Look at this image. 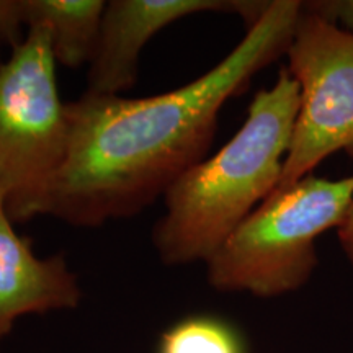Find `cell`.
Instances as JSON below:
<instances>
[{
  "mask_svg": "<svg viewBox=\"0 0 353 353\" xmlns=\"http://www.w3.org/2000/svg\"><path fill=\"white\" fill-rule=\"evenodd\" d=\"M298 0H273L213 69L144 99L83 94L68 103L69 151L43 214L76 228L143 213L213 144L224 103L286 54L301 15Z\"/></svg>",
  "mask_w": 353,
  "mask_h": 353,
  "instance_id": "obj_1",
  "label": "cell"
},
{
  "mask_svg": "<svg viewBox=\"0 0 353 353\" xmlns=\"http://www.w3.org/2000/svg\"><path fill=\"white\" fill-rule=\"evenodd\" d=\"M299 101L296 81L281 69L276 82L254 97L241 130L167 190L164 214L152 231L162 263H206L272 195L283 174Z\"/></svg>",
  "mask_w": 353,
  "mask_h": 353,
  "instance_id": "obj_2",
  "label": "cell"
},
{
  "mask_svg": "<svg viewBox=\"0 0 353 353\" xmlns=\"http://www.w3.org/2000/svg\"><path fill=\"white\" fill-rule=\"evenodd\" d=\"M353 200V176L307 175L272 193L206 262L219 291L275 298L304 286L317 267V237L337 229Z\"/></svg>",
  "mask_w": 353,
  "mask_h": 353,
  "instance_id": "obj_3",
  "label": "cell"
},
{
  "mask_svg": "<svg viewBox=\"0 0 353 353\" xmlns=\"http://www.w3.org/2000/svg\"><path fill=\"white\" fill-rule=\"evenodd\" d=\"M50 38L28 28L0 64V196L12 223L38 218L69 151Z\"/></svg>",
  "mask_w": 353,
  "mask_h": 353,
  "instance_id": "obj_4",
  "label": "cell"
},
{
  "mask_svg": "<svg viewBox=\"0 0 353 353\" xmlns=\"http://www.w3.org/2000/svg\"><path fill=\"white\" fill-rule=\"evenodd\" d=\"M285 56L301 101L273 193L311 175L334 152L353 157V33L303 7Z\"/></svg>",
  "mask_w": 353,
  "mask_h": 353,
  "instance_id": "obj_5",
  "label": "cell"
},
{
  "mask_svg": "<svg viewBox=\"0 0 353 353\" xmlns=\"http://www.w3.org/2000/svg\"><path fill=\"white\" fill-rule=\"evenodd\" d=\"M268 2L228 0H112L101 19L99 44L88 64L87 94L120 95L138 81L144 46L161 30L205 12H236L250 26Z\"/></svg>",
  "mask_w": 353,
  "mask_h": 353,
  "instance_id": "obj_6",
  "label": "cell"
},
{
  "mask_svg": "<svg viewBox=\"0 0 353 353\" xmlns=\"http://www.w3.org/2000/svg\"><path fill=\"white\" fill-rule=\"evenodd\" d=\"M81 301L77 275L64 255H37L0 201V345L20 317L70 311Z\"/></svg>",
  "mask_w": 353,
  "mask_h": 353,
  "instance_id": "obj_7",
  "label": "cell"
},
{
  "mask_svg": "<svg viewBox=\"0 0 353 353\" xmlns=\"http://www.w3.org/2000/svg\"><path fill=\"white\" fill-rule=\"evenodd\" d=\"M105 6L103 0H23L25 26L46 32L56 64L77 69L94 59Z\"/></svg>",
  "mask_w": 353,
  "mask_h": 353,
  "instance_id": "obj_8",
  "label": "cell"
},
{
  "mask_svg": "<svg viewBox=\"0 0 353 353\" xmlns=\"http://www.w3.org/2000/svg\"><path fill=\"white\" fill-rule=\"evenodd\" d=\"M157 353H245V348L241 335L228 322L193 316L162 334Z\"/></svg>",
  "mask_w": 353,
  "mask_h": 353,
  "instance_id": "obj_9",
  "label": "cell"
},
{
  "mask_svg": "<svg viewBox=\"0 0 353 353\" xmlns=\"http://www.w3.org/2000/svg\"><path fill=\"white\" fill-rule=\"evenodd\" d=\"M23 26V0H0V44L10 43L15 48L25 37H21Z\"/></svg>",
  "mask_w": 353,
  "mask_h": 353,
  "instance_id": "obj_10",
  "label": "cell"
},
{
  "mask_svg": "<svg viewBox=\"0 0 353 353\" xmlns=\"http://www.w3.org/2000/svg\"><path fill=\"white\" fill-rule=\"evenodd\" d=\"M325 7H319L321 10H327L329 15H321L334 23L335 19L342 20L347 25V32L353 33V2H335L324 3ZM314 12V10H312Z\"/></svg>",
  "mask_w": 353,
  "mask_h": 353,
  "instance_id": "obj_11",
  "label": "cell"
},
{
  "mask_svg": "<svg viewBox=\"0 0 353 353\" xmlns=\"http://www.w3.org/2000/svg\"><path fill=\"white\" fill-rule=\"evenodd\" d=\"M337 237L347 259L353 265V200L350 206H348V211L342 221V224L337 228Z\"/></svg>",
  "mask_w": 353,
  "mask_h": 353,
  "instance_id": "obj_12",
  "label": "cell"
},
{
  "mask_svg": "<svg viewBox=\"0 0 353 353\" xmlns=\"http://www.w3.org/2000/svg\"><path fill=\"white\" fill-rule=\"evenodd\" d=\"M0 201H3V200H2V196H0Z\"/></svg>",
  "mask_w": 353,
  "mask_h": 353,
  "instance_id": "obj_13",
  "label": "cell"
}]
</instances>
